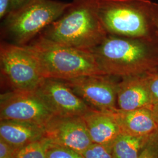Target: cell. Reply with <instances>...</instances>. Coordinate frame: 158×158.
<instances>
[{"label": "cell", "instance_id": "603a6c76", "mask_svg": "<svg viewBox=\"0 0 158 158\" xmlns=\"http://www.w3.org/2000/svg\"><path fill=\"white\" fill-rule=\"evenodd\" d=\"M32 0H11L10 11L15 10L18 8L24 6Z\"/></svg>", "mask_w": 158, "mask_h": 158}, {"label": "cell", "instance_id": "ac0fdd59", "mask_svg": "<svg viewBox=\"0 0 158 158\" xmlns=\"http://www.w3.org/2000/svg\"><path fill=\"white\" fill-rule=\"evenodd\" d=\"M47 158H85L81 153L65 147L51 144L47 152Z\"/></svg>", "mask_w": 158, "mask_h": 158}, {"label": "cell", "instance_id": "e0dca14e", "mask_svg": "<svg viewBox=\"0 0 158 158\" xmlns=\"http://www.w3.org/2000/svg\"><path fill=\"white\" fill-rule=\"evenodd\" d=\"M85 158H114L111 147L93 143L81 153Z\"/></svg>", "mask_w": 158, "mask_h": 158}, {"label": "cell", "instance_id": "5bb4252c", "mask_svg": "<svg viewBox=\"0 0 158 158\" xmlns=\"http://www.w3.org/2000/svg\"><path fill=\"white\" fill-rule=\"evenodd\" d=\"M113 114L122 133L143 136L151 135L158 131L151 108H142L126 111L118 109Z\"/></svg>", "mask_w": 158, "mask_h": 158}, {"label": "cell", "instance_id": "5b68a950", "mask_svg": "<svg viewBox=\"0 0 158 158\" xmlns=\"http://www.w3.org/2000/svg\"><path fill=\"white\" fill-rule=\"evenodd\" d=\"M71 5L56 0H32L5 17L4 35L12 44L25 46L62 16Z\"/></svg>", "mask_w": 158, "mask_h": 158}, {"label": "cell", "instance_id": "6da1fadb", "mask_svg": "<svg viewBox=\"0 0 158 158\" xmlns=\"http://www.w3.org/2000/svg\"><path fill=\"white\" fill-rule=\"evenodd\" d=\"M102 73L119 77L150 73L158 68V38L108 34L90 50Z\"/></svg>", "mask_w": 158, "mask_h": 158}, {"label": "cell", "instance_id": "9a60e30c", "mask_svg": "<svg viewBox=\"0 0 158 158\" xmlns=\"http://www.w3.org/2000/svg\"><path fill=\"white\" fill-rule=\"evenodd\" d=\"M152 135L139 136L121 132L111 147L114 158H138Z\"/></svg>", "mask_w": 158, "mask_h": 158}, {"label": "cell", "instance_id": "44dd1931", "mask_svg": "<svg viewBox=\"0 0 158 158\" xmlns=\"http://www.w3.org/2000/svg\"><path fill=\"white\" fill-rule=\"evenodd\" d=\"M18 149L0 139V158H14Z\"/></svg>", "mask_w": 158, "mask_h": 158}, {"label": "cell", "instance_id": "4fadbf2b", "mask_svg": "<svg viewBox=\"0 0 158 158\" xmlns=\"http://www.w3.org/2000/svg\"><path fill=\"white\" fill-rule=\"evenodd\" d=\"M44 137V127L40 125L13 119L0 120V139L17 149Z\"/></svg>", "mask_w": 158, "mask_h": 158}, {"label": "cell", "instance_id": "8fae6325", "mask_svg": "<svg viewBox=\"0 0 158 158\" xmlns=\"http://www.w3.org/2000/svg\"><path fill=\"white\" fill-rule=\"evenodd\" d=\"M147 74L122 77L117 89V108L121 111H131L142 108H151L152 100Z\"/></svg>", "mask_w": 158, "mask_h": 158}, {"label": "cell", "instance_id": "52a82bcc", "mask_svg": "<svg viewBox=\"0 0 158 158\" xmlns=\"http://www.w3.org/2000/svg\"><path fill=\"white\" fill-rule=\"evenodd\" d=\"M120 78L108 74H93L62 80L91 108L113 113L118 110L117 89Z\"/></svg>", "mask_w": 158, "mask_h": 158}, {"label": "cell", "instance_id": "277c9868", "mask_svg": "<svg viewBox=\"0 0 158 158\" xmlns=\"http://www.w3.org/2000/svg\"><path fill=\"white\" fill-rule=\"evenodd\" d=\"M31 52L44 79L69 80L102 73L90 51L63 45L38 35L25 45Z\"/></svg>", "mask_w": 158, "mask_h": 158}, {"label": "cell", "instance_id": "7a4b0ae2", "mask_svg": "<svg viewBox=\"0 0 158 158\" xmlns=\"http://www.w3.org/2000/svg\"><path fill=\"white\" fill-rule=\"evenodd\" d=\"M89 0H73L67 10L39 35L57 44L90 51L107 36Z\"/></svg>", "mask_w": 158, "mask_h": 158}, {"label": "cell", "instance_id": "ba28073f", "mask_svg": "<svg viewBox=\"0 0 158 158\" xmlns=\"http://www.w3.org/2000/svg\"><path fill=\"white\" fill-rule=\"evenodd\" d=\"M53 115L36 91H9L1 94L0 120L26 121L44 127Z\"/></svg>", "mask_w": 158, "mask_h": 158}, {"label": "cell", "instance_id": "cb8c5ba5", "mask_svg": "<svg viewBox=\"0 0 158 158\" xmlns=\"http://www.w3.org/2000/svg\"><path fill=\"white\" fill-rule=\"evenodd\" d=\"M153 20L156 31L158 35V3L154 2L153 11Z\"/></svg>", "mask_w": 158, "mask_h": 158}, {"label": "cell", "instance_id": "7c38bea8", "mask_svg": "<svg viewBox=\"0 0 158 158\" xmlns=\"http://www.w3.org/2000/svg\"><path fill=\"white\" fill-rule=\"evenodd\" d=\"M82 117L93 143L112 147L121 133L113 113L91 110Z\"/></svg>", "mask_w": 158, "mask_h": 158}, {"label": "cell", "instance_id": "9c48e42d", "mask_svg": "<svg viewBox=\"0 0 158 158\" xmlns=\"http://www.w3.org/2000/svg\"><path fill=\"white\" fill-rule=\"evenodd\" d=\"M45 135L52 144L82 153L93 143L82 116L54 115L45 127Z\"/></svg>", "mask_w": 158, "mask_h": 158}, {"label": "cell", "instance_id": "d6986e66", "mask_svg": "<svg viewBox=\"0 0 158 158\" xmlns=\"http://www.w3.org/2000/svg\"><path fill=\"white\" fill-rule=\"evenodd\" d=\"M137 158H158V131L151 136Z\"/></svg>", "mask_w": 158, "mask_h": 158}, {"label": "cell", "instance_id": "30bf717a", "mask_svg": "<svg viewBox=\"0 0 158 158\" xmlns=\"http://www.w3.org/2000/svg\"><path fill=\"white\" fill-rule=\"evenodd\" d=\"M54 115L83 116L91 110L62 80H42L36 90Z\"/></svg>", "mask_w": 158, "mask_h": 158}, {"label": "cell", "instance_id": "8992f818", "mask_svg": "<svg viewBox=\"0 0 158 158\" xmlns=\"http://www.w3.org/2000/svg\"><path fill=\"white\" fill-rule=\"evenodd\" d=\"M0 70L1 83L10 91H36L44 79L31 52L12 43H1Z\"/></svg>", "mask_w": 158, "mask_h": 158}, {"label": "cell", "instance_id": "d4e9b609", "mask_svg": "<svg viewBox=\"0 0 158 158\" xmlns=\"http://www.w3.org/2000/svg\"><path fill=\"white\" fill-rule=\"evenodd\" d=\"M151 110L152 113L153 117L158 125V102L153 104L151 107Z\"/></svg>", "mask_w": 158, "mask_h": 158}, {"label": "cell", "instance_id": "3957f363", "mask_svg": "<svg viewBox=\"0 0 158 158\" xmlns=\"http://www.w3.org/2000/svg\"><path fill=\"white\" fill-rule=\"evenodd\" d=\"M108 34L135 38H158L151 0H89Z\"/></svg>", "mask_w": 158, "mask_h": 158}, {"label": "cell", "instance_id": "ffe728a7", "mask_svg": "<svg viewBox=\"0 0 158 158\" xmlns=\"http://www.w3.org/2000/svg\"><path fill=\"white\" fill-rule=\"evenodd\" d=\"M147 79L153 105L158 102V68L147 74Z\"/></svg>", "mask_w": 158, "mask_h": 158}, {"label": "cell", "instance_id": "2e32d148", "mask_svg": "<svg viewBox=\"0 0 158 158\" xmlns=\"http://www.w3.org/2000/svg\"><path fill=\"white\" fill-rule=\"evenodd\" d=\"M52 144L44 137L19 149L14 158H47V152Z\"/></svg>", "mask_w": 158, "mask_h": 158}, {"label": "cell", "instance_id": "7402d4cb", "mask_svg": "<svg viewBox=\"0 0 158 158\" xmlns=\"http://www.w3.org/2000/svg\"><path fill=\"white\" fill-rule=\"evenodd\" d=\"M11 0H0V18L4 19L10 11Z\"/></svg>", "mask_w": 158, "mask_h": 158}]
</instances>
